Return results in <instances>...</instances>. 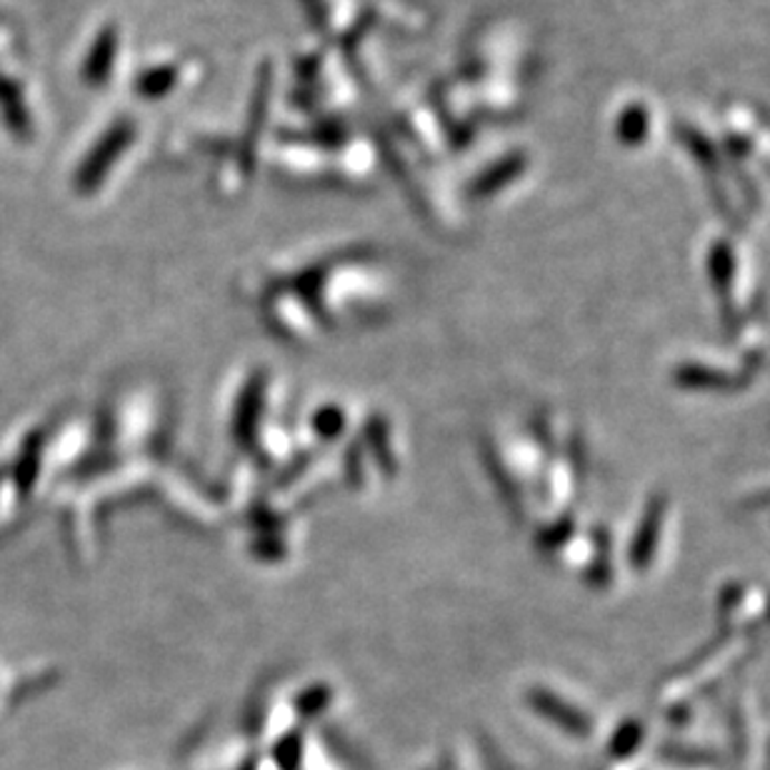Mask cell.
<instances>
[{
	"label": "cell",
	"mask_w": 770,
	"mask_h": 770,
	"mask_svg": "<svg viewBox=\"0 0 770 770\" xmlns=\"http://www.w3.org/2000/svg\"><path fill=\"white\" fill-rule=\"evenodd\" d=\"M618 136L625 143H631V146L633 143H641L645 136H649V113L639 106L625 110L618 120Z\"/></svg>",
	"instance_id": "obj_1"
}]
</instances>
